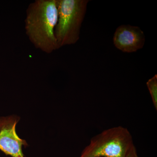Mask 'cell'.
Listing matches in <instances>:
<instances>
[{"mask_svg":"<svg viewBox=\"0 0 157 157\" xmlns=\"http://www.w3.org/2000/svg\"><path fill=\"white\" fill-rule=\"evenodd\" d=\"M19 121V117L14 114L0 116V150L11 157H25L23 147L28 145L16 132Z\"/></svg>","mask_w":157,"mask_h":157,"instance_id":"cell-4","label":"cell"},{"mask_svg":"<svg viewBox=\"0 0 157 157\" xmlns=\"http://www.w3.org/2000/svg\"><path fill=\"white\" fill-rule=\"evenodd\" d=\"M147 86L153 103L154 106L157 109V76L156 74L147 82Z\"/></svg>","mask_w":157,"mask_h":157,"instance_id":"cell-6","label":"cell"},{"mask_svg":"<svg viewBox=\"0 0 157 157\" xmlns=\"http://www.w3.org/2000/svg\"><path fill=\"white\" fill-rule=\"evenodd\" d=\"M88 2V0H56L58 18L54 33L58 49L75 44L79 40Z\"/></svg>","mask_w":157,"mask_h":157,"instance_id":"cell-2","label":"cell"},{"mask_svg":"<svg viewBox=\"0 0 157 157\" xmlns=\"http://www.w3.org/2000/svg\"><path fill=\"white\" fill-rule=\"evenodd\" d=\"M145 42L143 31L135 26H120L113 35V44L117 49L124 52L131 53L141 49Z\"/></svg>","mask_w":157,"mask_h":157,"instance_id":"cell-5","label":"cell"},{"mask_svg":"<svg viewBox=\"0 0 157 157\" xmlns=\"http://www.w3.org/2000/svg\"><path fill=\"white\" fill-rule=\"evenodd\" d=\"M126 157H138L136 147L134 145L129 151Z\"/></svg>","mask_w":157,"mask_h":157,"instance_id":"cell-7","label":"cell"},{"mask_svg":"<svg viewBox=\"0 0 157 157\" xmlns=\"http://www.w3.org/2000/svg\"><path fill=\"white\" fill-rule=\"evenodd\" d=\"M134 145L128 129L113 127L93 137L79 157H126Z\"/></svg>","mask_w":157,"mask_h":157,"instance_id":"cell-3","label":"cell"},{"mask_svg":"<svg viewBox=\"0 0 157 157\" xmlns=\"http://www.w3.org/2000/svg\"><path fill=\"white\" fill-rule=\"evenodd\" d=\"M58 18L56 0H35L29 5L25 29L35 48L47 54L58 49L54 33Z\"/></svg>","mask_w":157,"mask_h":157,"instance_id":"cell-1","label":"cell"}]
</instances>
